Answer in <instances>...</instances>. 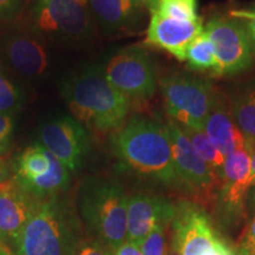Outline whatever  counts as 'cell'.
<instances>
[{
  "instance_id": "cell-34",
  "label": "cell",
  "mask_w": 255,
  "mask_h": 255,
  "mask_svg": "<svg viewBox=\"0 0 255 255\" xmlns=\"http://www.w3.org/2000/svg\"><path fill=\"white\" fill-rule=\"evenodd\" d=\"M0 255H11L8 253V251L6 250V248H4V247H0Z\"/></svg>"
},
{
  "instance_id": "cell-26",
  "label": "cell",
  "mask_w": 255,
  "mask_h": 255,
  "mask_svg": "<svg viewBox=\"0 0 255 255\" xmlns=\"http://www.w3.org/2000/svg\"><path fill=\"white\" fill-rule=\"evenodd\" d=\"M14 131V121L12 115L0 113V155L7 151Z\"/></svg>"
},
{
  "instance_id": "cell-12",
  "label": "cell",
  "mask_w": 255,
  "mask_h": 255,
  "mask_svg": "<svg viewBox=\"0 0 255 255\" xmlns=\"http://www.w3.org/2000/svg\"><path fill=\"white\" fill-rule=\"evenodd\" d=\"M177 205L155 194L137 193L128 196L127 240L141 246L157 226H167L176 215Z\"/></svg>"
},
{
  "instance_id": "cell-17",
  "label": "cell",
  "mask_w": 255,
  "mask_h": 255,
  "mask_svg": "<svg viewBox=\"0 0 255 255\" xmlns=\"http://www.w3.org/2000/svg\"><path fill=\"white\" fill-rule=\"evenodd\" d=\"M203 130L213 145L225 157L238 149L244 148L248 142V138L241 132L235 122L232 109H228L218 97L207 117Z\"/></svg>"
},
{
  "instance_id": "cell-10",
  "label": "cell",
  "mask_w": 255,
  "mask_h": 255,
  "mask_svg": "<svg viewBox=\"0 0 255 255\" xmlns=\"http://www.w3.org/2000/svg\"><path fill=\"white\" fill-rule=\"evenodd\" d=\"M167 128L173 149L175 170L182 188L203 200L210 199L219 187L218 177L195 151L177 123L169 120Z\"/></svg>"
},
{
  "instance_id": "cell-7",
  "label": "cell",
  "mask_w": 255,
  "mask_h": 255,
  "mask_svg": "<svg viewBox=\"0 0 255 255\" xmlns=\"http://www.w3.org/2000/svg\"><path fill=\"white\" fill-rule=\"evenodd\" d=\"M33 20L38 31L63 40L83 41L92 33L87 0H37Z\"/></svg>"
},
{
  "instance_id": "cell-15",
  "label": "cell",
  "mask_w": 255,
  "mask_h": 255,
  "mask_svg": "<svg viewBox=\"0 0 255 255\" xmlns=\"http://www.w3.org/2000/svg\"><path fill=\"white\" fill-rule=\"evenodd\" d=\"M203 31L205 26L201 18L195 21H183L150 12L144 41L148 45L167 51L183 62L186 60L188 46Z\"/></svg>"
},
{
  "instance_id": "cell-27",
  "label": "cell",
  "mask_w": 255,
  "mask_h": 255,
  "mask_svg": "<svg viewBox=\"0 0 255 255\" xmlns=\"http://www.w3.org/2000/svg\"><path fill=\"white\" fill-rule=\"evenodd\" d=\"M238 255H255V212L253 219H252L250 226H248L246 234L244 235V240H242L240 248H239Z\"/></svg>"
},
{
  "instance_id": "cell-30",
  "label": "cell",
  "mask_w": 255,
  "mask_h": 255,
  "mask_svg": "<svg viewBox=\"0 0 255 255\" xmlns=\"http://www.w3.org/2000/svg\"><path fill=\"white\" fill-rule=\"evenodd\" d=\"M114 255H143L141 251V246L136 245L135 242L126 240L117 247L114 252Z\"/></svg>"
},
{
  "instance_id": "cell-33",
  "label": "cell",
  "mask_w": 255,
  "mask_h": 255,
  "mask_svg": "<svg viewBox=\"0 0 255 255\" xmlns=\"http://www.w3.org/2000/svg\"><path fill=\"white\" fill-rule=\"evenodd\" d=\"M139 1L143 2V4H144V5L146 6V8L149 9V8L151 7L152 5L155 4V2H156V0H139Z\"/></svg>"
},
{
  "instance_id": "cell-19",
  "label": "cell",
  "mask_w": 255,
  "mask_h": 255,
  "mask_svg": "<svg viewBox=\"0 0 255 255\" xmlns=\"http://www.w3.org/2000/svg\"><path fill=\"white\" fill-rule=\"evenodd\" d=\"M55 156L40 143L27 146L15 158L13 164V178L19 186L25 188L50 171Z\"/></svg>"
},
{
  "instance_id": "cell-11",
  "label": "cell",
  "mask_w": 255,
  "mask_h": 255,
  "mask_svg": "<svg viewBox=\"0 0 255 255\" xmlns=\"http://www.w3.org/2000/svg\"><path fill=\"white\" fill-rule=\"evenodd\" d=\"M40 144L69 171H77L89 151L87 128L73 117H57L39 130Z\"/></svg>"
},
{
  "instance_id": "cell-2",
  "label": "cell",
  "mask_w": 255,
  "mask_h": 255,
  "mask_svg": "<svg viewBox=\"0 0 255 255\" xmlns=\"http://www.w3.org/2000/svg\"><path fill=\"white\" fill-rule=\"evenodd\" d=\"M62 94L73 119L92 131L115 132L127 122L130 102L97 66L82 70L64 82Z\"/></svg>"
},
{
  "instance_id": "cell-9",
  "label": "cell",
  "mask_w": 255,
  "mask_h": 255,
  "mask_svg": "<svg viewBox=\"0 0 255 255\" xmlns=\"http://www.w3.org/2000/svg\"><path fill=\"white\" fill-rule=\"evenodd\" d=\"M205 31L215 50L216 68L213 75H235L253 64V40L241 23L227 18H213Z\"/></svg>"
},
{
  "instance_id": "cell-16",
  "label": "cell",
  "mask_w": 255,
  "mask_h": 255,
  "mask_svg": "<svg viewBox=\"0 0 255 255\" xmlns=\"http://www.w3.org/2000/svg\"><path fill=\"white\" fill-rule=\"evenodd\" d=\"M6 63L26 77H39L49 68L46 47L37 37L27 33H13L2 43Z\"/></svg>"
},
{
  "instance_id": "cell-22",
  "label": "cell",
  "mask_w": 255,
  "mask_h": 255,
  "mask_svg": "<svg viewBox=\"0 0 255 255\" xmlns=\"http://www.w3.org/2000/svg\"><path fill=\"white\" fill-rule=\"evenodd\" d=\"M232 113L241 132L255 143V88L235 98Z\"/></svg>"
},
{
  "instance_id": "cell-25",
  "label": "cell",
  "mask_w": 255,
  "mask_h": 255,
  "mask_svg": "<svg viewBox=\"0 0 255 255\" xmlns=\"http://www.w3.org/2000/svg\"><path fill=\"white\" fill-rule=\"evenodd\" d=\"M143 255H167L165 226H157L141 245Z\"/></svg>"
},
{
  "instance_id": "cell-24",
  "label": "cell",
  "mask_w": 255,
  "mask_h": 255,
  "mask_svg": "<svg viewBox=\"0 0 255 255\" xmlns=\"http://www.w3.org/2000/svg\"><path fill=\"white\" fill-rule=\"evenodd\" d=\"M23 103V92L0 70V113L13 115Z\"/></svg>"
},
{
  "instance_id": "cell-28",
  "label": "cell",
  "mask_w": 255,
  "mask_h": 255,
  "mask_svg": "<svg viewBox=\"0 0 255 255\" xmlns=\"http://www.w3.org/2000/svg\"><path fill=\"white\" fill-rule=\"evenodd\" d=\"M75 255H114V252L95 240L78 245Z\"/></svg>"
},
{
  "instance_id": "cell-1",
  "label": "cell",
  "mask_w": 255,
  "mask_h": 255,
  "mask_svg": "<svg viewBox=\"0 0 255 255\" xmlns=\"http://www.w3.org/2000/svg\"><path fill=\"white\" fill-rule=\"evenodd\" d=\"M111 148L124 167L164 186L183 189L175 170L167 124L133 116L111 136Z\"/></svg>"
},
{
  "instance_id": "cell-3",
  "label": "cell",
  "mask_w": 255,
  "mask_h": 255,
  "mask_svg": "<svg viewBox=\"0 0 255 255\" xmlns=\"http://www.w3.org/2000/svg\"><path fill=\"white\" fill-rule=\"evenodd\" d=\"M76 221L57 196L38 201L15 244L17 255H75Z\"/></svg>"
},
{
  "instance_id": "cell-5",
  "label": "cell",
  "mask_w": 255,
  "mask_h": 255,
  "mask_svg": "<svg viewBox=\"0 0 255 255\" xmlns=\"http://www.w3.org/2000/svg\"><path fill=\"white\" fill-rule=\"evenodd\" d=\"M169 120L178 126L203 129L216 96L209 82L194 76L170 73L159 82Z\"/></svg>"
},
{
  "instance_id": "cell-31",
  "label": "cell",
  "mask_w": 255,
  "mask_h": 255,
  "mask_svg": "<svg viewBox=\"0 0 255 255\" xmlns=\"http://www.w3.org/2000/svg\"><path fill=\"white\" fill-rule=\"evenodd\" d=\"M11 177V169L6 159L0 155V183L5 182V181L9 180Z\"/></svg>"
},
{
  "instance_id": "cell-32",
  "label": "cell",
  "mask_w": 255,
  "mask_h": 255,
  "mask_svg": "<svg viewBox=\"0 0 255 255\" xmlns=\"http://www.w3.org/2000/svg\"><path fill=\"white\" fill-rule=\"evenodd\" d=\"M255 187V150L251 158V188Z\"/></svg>"
},
{
  "instance_id": "cell-4",
  "label": "cell",
  "mask_w": 255,
  "mask_h": 255,
  "mask_svg": "<svg viewBox=\"0 0 255 255\" xmlns=\"http://www.w3.org/2000/svg\"><path fill=\"white\" fill-rule=\"evenodd\" d=\"M81 213L95 240L115 252L127 240L128 196L113 181H94L83 187Z\"/></svg>"
},
{
  "instance_id": "cell-13",
  "label": "cell",
  "mask_w": 255,
  "mask_h": 255,
  "mask_svg": "<svg viewBox=\"0 0 255 255\" xmlns=\"http://www.w3.org/2000/svg\"><path fill=\"white\" fill-rule=\"evenodd\" d=\"M254 144L253 141L248 139L244 148L225 157L218 197L226 214L238 215L244 209L247 191L251 189V158Z\"/></svg>"
},
{
  "instance_id": "cell-23",
  "label": "cell",
  "mask_w": 255,
  "mask_h": 255,
  "mask_svg": "<svg viewBox=\"0 0 255 255\" xmlns=\"http://www.w3.org/2000/svg\"><path fill=\"white\" fill-rule=\"evenodd\" d=\"M197 7V0H156L149 12H156L165 18L176 20L195 21L200 19Z\"/></svg>"
},
{
  "instance_id": "cell-14",
  "label": "cell",
  "mask_w": 255,
  "mask_h": 255,
  "mask_svg": "<svg viewBox=\"0 0 255 255\" xmlns=\"http://www.w3.org/2000/svg\"><path fill=\"white\" fill-rule=\"evenodd\" d=\"M38 201L13 177L0 183V244L2 246L15 247Z\"/></svg>"
},
{
  "instance_id": "cell-29",
  "label": "cell",
  "mask_w": 255,
  "mask_h": 255,
  "mask_svg": "<svg viewBox=\"0 0 255 255\" xmlns=\"http://www.w3.org/2000/svg\"><path fill=\"white\" fill-rule=\"evenodd\" d=\"M24 0H0V20L13 18L20 11Z\"/></svg>"
},
{
  "instance_id": "cell-21",
  "label": "cell",
  "mask_w": 255,
  "mask_h": 255,
  "mask_svg": "<svg viewBox=\"0 0 255 255\" xmlns=\"http://www.w3.org/2000/svg\"><path fill=\"white\" fill-rule=\"evenodd\" d=\"M188 68L195 71H214L216 68V57L213 43L210 41L208 34L203 31L200 36L190 43L186 53Z\"/></svg>"
},
{
  "instance_id": "cell-18",
  "label": "cell",
  "mask_w": 255,
  "mask_h": 255,
  "mask_svg": "<svg viewBox=\"0 0 255 255\" xmlns=\"http://www.w3.org/2000/svg\"><path fill=\"white\" fill-rule=\"evenodd\" d=\"M87 4L91 15L110 31L133 27L146 7L139 0H87Z\"/></svg>"
},
{
  "instance_id": "cell-35",
  "label": "cell",
  "mask_w": 255,
  "mask_h": 255,
  "mask_svg": "<svg viewBox=\"0 0 255 255\" xmlns=\"http://www.w3.org/2000/svg\"><path fill=\"white\" fill-rule=\"evenodd\" d=\"M167 255H180V254H178L177 252L171 247V250H169V252H167Z\"/></svg>"
},
{
  "instance_id": "cell-8",
  "label": "cell",
  "mask_w": 255,
  "mask_h": 255,
  "mask_svg": "<svg viewBox=\"0 0 255 255\" xmlns=\"http://www.w3.org/2000/svg\"><path fill=\"white\" fill-rule=\"evenodd\" d=\"M105 77L130 102L151 98L157 79L150 57L141 47H128L114 56L104 70Z\"/></svg>"
},
{
  "instance_id": "cell-6",
  "label": "cell",
  "mask_w": 255,
  "mask_h": 255,
  "mask_svg": "<svg viewBox=\"0 0 255 255\" xmlns=\"http://www.w3.org/2000/svg\"><path fill=\"white\" fill-rule=\"evenodd\" d=\"M171 225V247L180 255H237L199 205L188 201L178 203Z\"/></svg>"
},
{
  "instance_id": "cell-20",
  "label": "cell",
  "mask_w": 255,
  "mask_h": 255,
  "mask_svg": "<svg viewBox=\"0 0 255 255\" xmlns=\"http://www.w3.org/2000/svg\"><path fill=\"white\" fill-rule=\"evenodd\" d=\"M181 129L186 133L195 151L209 165L213 173L215 174V176L220 181V177L222 175L223 163H225V156L213 145V143L210 142L209 137L207 136L203 129H194V128L186 127H181Z\"/></svg>"
}]
</instances>
